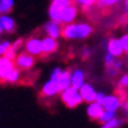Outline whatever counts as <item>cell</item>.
Masks as SVG:
<instances>
[{
	"instance_id": "obj_1",
	"label": "cell",
	"mask_w": 128,
	"mask_h": 128,
	"mask_svg": "<svg viewBox=\"0 0 128 128\" xmlns=\"http://www.w3.org/2000/svg\"><path fill=\"white\" fill-rule=\"evenodd\" d=\"M92 34V26L88 23H69L62 30V35L68 40H83Z\"/></svg>"
},
{
	"instance_id": "obj_2",
	"label": "cell",
	"mask_w": 128,
	"mask_h": 128,
	"mask_svg": "<svg viewBox=\"0 0 128 128\" xmlns=\"http://www.w3.org/2000/svg\"><path fill=\"white\" fill-rule=\"evenodd\" d=\"M62 94V101L66 104L68 108H76V106L81 105L83 102V99H82V96L80 94V90L77 88H74V87H69L67 90H64L60 92Z\"/></svg>"
},
{
	"instance_id": "obj_3",
	"label": "cell",
	"mask_w": 128,
	"mask_h": 128,
	"mask_svg": "<svg viewBox=\"0 0 128 128\" xmlns=\"http://www.w3.org/2000/svg\"><path fill=\"white\" fill-rule=\"evenodd\" d=\"M70 5V0H51V5L49 8V17L51 20L60 23V16L64 8Z\"/></svg>"
},
{
	"instance_id": "obj_4",
	"label": "cell",
	"mask_w": 128,
	"mask_h": 128,
	"mask_svg": "<svg viewBox=\"0 0 128 128\" xmlns=\"http://www.w3.org/2000/svg\"><path fill=\"white\" fill-rule=\"evenodd\" d=\"M16 66L19 69H31L35 66V58L34 55L28 54V52H20L16 56Z\"/></svg>"
},
{
	"instance_id": "obj_5",
	"label": "cell",
	"mask_w": 128,
	"mask_h": 128,
	"mask_svg": "<svg viewBox=\"0 0 128 128\" xmlns=\"http://www.w3.org/2000/svg\"><path fill=\"white\" fill-rule=\"evenodd\" d=\"M77 14H78V9L76 5H68L67 8L63 9L62 12V16H60V23L63 24H69V23H73L74 19L77 18Z\"/></svg>"
},
{
	"instance_id": "obj_6",
	"label": "cell",
	"mask_w": 128,
	"mask_h": 128,
	"mask_svg": "<svg viewBox=\"0 0 128 128\" xmlns=\"http://www.w3.org/2000/svg\"><path fill=\"white\" fill-rule=\"evenodd\" d=\"M24 49L26 51L28 52V54L31 55H40L42 54V44H41V40L37 38V37H31L26 41V44H24Z\"/></svg>"
},
{
	"instance_id": "obj_7",
	"label": "cell",
	"mask_w": 128,
	"mask_h": 128,
	"mask_svg": "<svg viewBox=\"0 0 128 128\" xmlns=\"http://www.w3.org/2000/svg\"><path fill=\"white\" fill-rule=\"evenodd\" d=\"M14 63L12 59H8L6 56H0V80L5 81L9 73L14 69Z\"/></svg>"
},
{
	"instance_id": "obj_8",
	"label": "cell",
	"mask_w": 128,
	"mask_h": 128,
	"mask_svg": "<svg viewBox=\"0 0 128 128\" xmlns=\"http://www.w3.org/2000/svg\"><path fill=\"white\" fill-rule=\"evenodd\" d=\"M106 49H108V52H110L112 55H114L115 58H119L123 55V45H122V41L120 38H110L108 41V45H106Z\"/></svg>"
},
{
	"instance_id": "obj_9",
	"label": "cell",
	"mask_w": 128,
	"mask_h": 128,
	"mask_svg": "<svg viewBox=\"0 0 128 128\" xmlns=\"http://www.w3.org/2000/svg\"><path fill=\"white\" fill-rule=\"evenodd\" d=\"M101 104H102V106H104L105 110L116 112V110L120 108L122 101H120V99H119L116 95H106Z\"/></svg>"
},
{
	"instance_id": "obj_10",
	"label": "cell",
	"mask_w": 128,
	"mask_h": 128,
	"mask_svg": "<svg viewBox=\"0 0 128 128\" xmlns=\"http://www.w3.org/2000/svg\"><path fill=\"white\" fill-rule=\"evenodd\" d=\"M59 92H62V90H60L58 81L49 80L48 82L44 83V86H42V95L48 96V98H52V96L58 95Z\"/></svg>"
},
{
	"instance_id": "obj_11",
	"label": "cell",
	"mask_w": 128,
	"mask_h": 128,
	"mask_svg": "<svg viewBox=\"0 0 128 128\" xmlns=\"http://www.w3.org/2000/svg\"><path fill=\"white\" fill-rule=\"evenodd\" d=\"M80 94L82 96L83 101H86L88 104L96 101V94H98V91H96L94 88V86L90 84V83H84L83 86L80 88Z\"/></svg>"
},
{
	"instance_id": "obj_12",
	"label": "cell",
	"mask_w": 128,
	"mask_h": 128,
	"mask_svg": "<svg viewBox=\"0 0 128 128\" xmlns=\"http://www.w3.org/2000/svg\"><path fill=\"white\" fill-rule=\"evenodd\" d=\"M102 112H104V106H102V104H100L98 101L90 102L88 106H87V115L90 116L91 119L99 120V118L101 116Z\"/></svg>"
},
{
	"instance_id": "obj_13",
	"label": "cell",
	"mask_w": 128,
	"mask_h": 128,
	"mask_svg": "<svg viewBox=\"0 0 128 128\" xmlns=\"http://www.w3.org/2000/svg\"><path fill=\"white\" fill-rule=\"evenodd\" d=\"M46 35L49 37H52V38H58L60 35H62V28H60V23L59 22H55V20H50L48 22L44 27Z\"/></svg>"
},
{
	"instance_id": "obj_14",
	"label": "cell",
	"mask_w": 128,
	"mask_h": 128,
	"mask_svg": "<svg viewBox=\"0 0 128 128\" xmlns=\"http://www.w3.org/2000/svg\"><path fill=\"white\" fill-rule=\"evenodd\" d=\"M41 44H42V54H51L58 49V42L55 38L52 37H44L41 40Z\"/></svg>"
},
{
	"instance_id": "obj_15",
	"label": "cell",
	"mask_w": 128,
	"mask_h": 128,
	"mask_svg": "<svg viewBox=\"0 0 128 128\" xmlns=\"http://www.w3.org/2000/svg\"><path fill=\"white\" fill-rule=\"evenodd\" d=\"M86 83L84 82V73L81 69H76L72 72V87L80 90L83 84Z\"/></svg>"
},
{
	"instance_id": "obj_16",
	"label": "cell",
	"mask_w": 128,
	"mask_h": 128,
	"mask_svg": "<svg viewBox=\"0 0 128 128\" xmlns=\"http://www.w3.org/2000/svg\"><path fill=\"white\" fill-rule=\"evenodd\" d=\"M58 82H59V86H60L62 91L69 88L72 86V73L68 70H62L60 76L58 78Z\"/></svg>"
},
{
	"instance_id": "obj_17",
	"label": "cell",
	"mask_w": 128,
	"mask_h": 128,
	"mask_svg": "<svg viewBox=\"0 0 128 128\" xmlns=\"http://www.w3.org/2000/svg\"><path fill=\"white\" fill-rule=\"evenodd\" d=\"M0 23H2L3 30L5 32H12L14 30V27H16L14 19L8 14H0Z\"/></svg>"
},
{
	"instance_id": "obj_18",
	"label": "cell",
	"mask_w": 128,
	"mask_h": 128,
	"mask_svg": "<svg viewBox=\"0 0 128 128\" xmlns=\"http://www.w3.org/2000/svg\"><path fill=\"white\" fill-rule=\"evenodd\" d=\"M23 44V41L22 40H17L14 44H12L10 45V48L8 49V51L5 52V55H3V56H6L8 59H12V60H14L16 59V56L18 55L17 54V51H18V49L20 48V45Z\"/></svg>"
},
{
	"instance_id": "obj_19",
	"label": "cell",
	"mask_w": 128,
	"mask_h": 128,
	"mask_svg": "<svg viewBox=\"0 0 128 128\" xmlns=\"http://www.w3.org/2000/svg\"><path fill=\"white\" fill-rule=\"evenodd\" d=\"M123 123H124L123 119L116 118V116H115V118H113V119H110L108 122L101 123V128H120L123 126Z\"/></svg>"
},
{
	"instance_id": "obj_20",
	"label": "cell",
	"mask_w": 128,
	"mask_h": 128,
	"mask_svg": "<svg viewBox=\"0 0 128 128\" xmlns=\"http://www.w3.org/2000/svg\"><path fill=\"white\" fill-rule=\"evenodd\" d=\"M19 78H20V72H19V68H14L12 72L9 73V76L6 77V82H9V83H16V82H18L19 81Z\"/></svg>"
},
{
	"instance_id": "obj_21",
	"label": "cell",
	"mask_w": 128,
	"mask_h": 128,
	"mask_svg": "<svg viewBox=\"0 0 128 128\" xmlns=\"http://www.w3.org/2000/svg\"><path fill=\"white\" fill-rule=\"evenodd\" d=\"M115 116H116V112H112V110H105V109H104V112H102L101 116L99 118V120H100L101 123H104V122H108V120H110V119L115 118Z\"/></svg>"
},
{
	"instance_id": "obj_22",
	"label": "cell",
	"mask_w": 128,
	"mask_h": 128,
	"mask_svg": "<svg viewBox=\"0 0 128 128\" xmlns=\"http://www.w3.org/2000/svg\"><path fill=\"white\" fill-rule=\"evenodd\" d=\"M122 0H96V3L100 8H109V6H114L118 3H120Z\"/></svg>"
},
{
	"instance_id": "obj_23",
	"label": "cell",
	"mask_w": 128,
	"mask_h": 128,
	"mask_svg": "<svg viewBox=\"0 0 128 128\" xmlns=\"http://www.w3.org/2000/svg\"><path fill=\"white\" fill-rule=\"evenodd\" d=\"M78 5L82 6V9H90L95 5L96 0H74Z\"/></svg>"
},
{
	"instance_id": "obj_24",
	"label": "cell",
	"mask_w": 128,
	"mask_h": 128,
	"mask_svg": "<svg viewBox=\"0 0 128 128\" xmlns=\"http://www.w3.org/2000/svg\"><path fill=\"white\" fill-rule=\"evenodd\" d=\"M118 86L119 88H128V73H124L123 76L120 77L119 82H118Z\"/></svg>"
},
{
	"instance_id": "obj_25",
	"label": "cell",
	"mask_w": 128,
	"mask_h": 128,
	"mask_svg": "<svg viewBox=\"0 0 128 128\" xmlns=\"http://www.w3.org/2000/svg\"><path fill=\"white\" fill-rule=\"evenodd\" d=\"M115 56L114 55H112L110 52H108V54L105 55V58H104V62H105V66L106 67H110V66H113L114 64V62H115Z\"/></svg>"
},
{
	"instance_id": "obj_26",
	"label": "cell",
	"mask_w": 128,
	"mask_h": 128,
	"mask_svg": "<svg viewBox=\"0 0 128 128\" xmlns=\"http://www.w3.org/2000/svg\"><path fill=\"white\" fill-rule=\"evenodd\" d=\"M10 48V42L9 41H2L0 42V55H5V52L8 51V49Z\"/></svg>"
},
{
	"instance_id": "obj_27",
	"label": "cell",
	"mask_w": 128,
	"mask_h": 128,
	"mask_svg": "<svg viewBox=\"0 0 128 128\" xmlns=\"http://www.w3.org/2000/svg\"><path fill=\"white\" fill-rule=\"evenodd\" d=\"M62 70H63V69L59 68V67L54 68V69H52V72H51V74H50V80H52V81H58V78H59V76H60Z\"/></svg>"
},
{
	"instance_id": "obj_28",
	"label": "cell",
	"mask_w": 128,
	"mask_h": 128,
	"mask_svg": "<svg viewBox=\"0 0 128 128\" xmlns=\"http://www.w3.org/2000/svg\"><path fill=\"white\" fill-rule=\"evenodd\" d=\"M120 70H118L114 66H110V67H106V74H108L109 77H115L116 74H118Z\"/></svg>"
},
{
	"instance_id": "obj_29",
	"label": "cell",
	"mask_w": 128,
	"mask_h": 128,
	"mask_svg": "<svg viewBox=\"0 0 128 128\" xmlns=\"http://www.w3.org/2000/svg\"><path fill=\"white\" fill-rule=\"evenodd\" d=\"M120 41H122L124 52H126V54H128V34H124V35L120 37Z\"/></svg>"
},
{
	"instance_id": "obj_30",
	"label": "cell",
	"mask_w": 128,
	"mask_h": 128,
	"mask_svg": "<svg viewBox=\"0 0 128 128\" xmlns=\"http://www.w3.org/2000/svg\"><path fill=\"white\" fill-rule=\"evenodd\" d=\"M0 3H2L9 12L12 10V8H13V5H14V0H0Z\"/></svg>"
},
{
	"instance_id": "obj_31",
	"label": "cell",
	"mask_w": 128,
	"mask_h": 128,
	"mask_svg": "<svg viewBox=\"0 0 128 128\" xmlns=\"http://www.w3.org/2000/svg\"><path fill=\"white\" fill-rule=\"evenodd\" d=\"M81 55H82V58H88V56L91 55V50H90L87 46H84V48L82 49V51H81Z\"/></svg>"
},
{
	"instance_id": "obj_32",
	"label": "cell",
	"mask_w": 128,
	"mask_h": 128,
	"mask_svg": "<svg viewBox=\"0 0 128 128\" xmlns=\"http://www.w3.org/2000/svg\"><path fill=\"white\" fill-rule=\"evenodd\" d=\"M105 96H106V95H105L104 92H98V94H96V101L101 104V102H102V100L105 99Z\"/></svg>"
},
{
	"instance_id": "obj_33",
	"label": "cell",
	"mask_w": 128,
	"mask_h": 128,
	"mask_svg": "<svg viewBox=\"0 0 128 128\" xmlns=\"http://www.w3.org/2000/svg\"><path fill=\"white\" fill-rule=\"evenodd\" d=\"M123 106H124V110H126V113L128 114V98L124 100V102H123Z\"/></svg>"
},
{
	"instance_id": "obj_34",
	"label": "cell",
	"mask_w": 128,
	"mask_h": 128,
	"mask_svg": "<svg viewBox=\"0 0 128 128\" xmlns=\"http://www.w3.org/2000/svg\"><path fill=\"white\" fill-rule=\"evenodd\" d=\"M124 10H126V14L128 16V0H124Z\"/></svg>"
},
{
	"instance_id": "obj_35",
	"label": "cell",
	"mask_w": 128,
	"mask_h": 128,
	"mask_svg": "<svg viewBox=\"0 0 128 128\" xmlns=\"http://www.w3.org/2000/svg\"><path fill=\"white\" fill-rule=\"evenodd\" d=\"M126 67H127V70H128V54H127V59H126Z\"/></svg>"
},
{
	"instance_id": "obj_36",
	"label": "cell",
	"mask_w": 128,
	"mask_h": 128,
	"mask_svg": "<svg viewBox=\"0 0 128 128\" xmlns=\"http://www.w3.org/2000/svg\"><path fill=\"white\" fill-rule=\"evenodd\" d=\"M4 32V30H3V26H2V23H0V35H2Z\"/></svg>"
}]
</instances>
